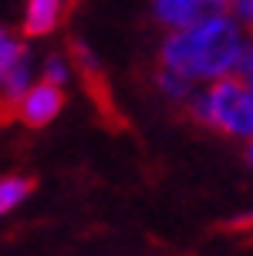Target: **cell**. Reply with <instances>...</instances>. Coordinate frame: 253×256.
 Listing matches in <instances>:
<instances>
[{
  "instance_id": "cell-1",
  "label": "cell",
  "mask_w": 253,
  "mask_h": 256,
  "mask_svg": "<svg viewBox=\"0 0 253 256\" xmlns=\"http://www.w3.org/2000/svg\"><path fill=\"white\" fill-rule=\"evenodd\" d=\"M253 54V34L233 10H209L196 24L165 30L159 64L189 74L196 84L240 74Z\"/></svg>"
},
{
  "instance_id": "cell-2",
  "label": "cell",
  "mask_w": 253,
  "mask_h": 256,
  "mask_svg": "<svg viewBox=\"0 0 253 256\" xmlns=\"http://www.w3.org/2000/svg\"><path fill=\"white\" fill-rule=\"evenodd\" d=\"M186 108L199 125L213 128L226 138H236L243 145L253 138V88L240 74L199 84Z\"/></svg>"
},
{
  "instance_id": "cell-3",
  "label": "cell",
  "mask_w": 253,
  "mask_h": 256,
  "mask_svg": "<svg viewBox=\"0 0 253 256\" xmlns=\"http://www.w3.org/2000/svg\"><path fill=\"white\" fill-rule=\"evenodd\" d=\"M38 78L41 64H34V54L27 51L24 38L4 30L0 34V94H4V102L14 104Z\"/></svg>"
},
{
  "instance_id": "cell-4",
  "label": "cell",
  "mask_w": 253,
  "mask_h": 256,
  "mask_svg": "<svg viewBox=\"0 0 253 256\" xmlns=\"http://www.w3.org/2000/svg\"><path fill=\"white\" fill-rule=\"evenodd\" d=\"M61 108H64V88L51 84V81H44V78H38V81L11 104L14 118H17L21 125H27V128L51 125L54 118L61 115Z\"/></svg>"
},
{
  "instance_id": "cell-5",
  "label": "cell",
  "mask_w": 253,
  "mask_h": 256,
  "mask_svg": "<svg viewBox=\"0 0 253 256\" xmlns=\"http://www.w3.org/2000/svg\"><path fill=\"white\" fill-rule=\"evenodd\" d=\"M216 10L213 0H152V17L165 27V30H179V27L196 24L199 17Z\"/></svg>"
},
{
  "instance_id": "cell-6",
  "label": "cell",
  "mask_w": 253,
  "mask_h": 256,
  "mask_svg": "<svg viewBox=\"0 0 253 256\" xmlns=\"http://www.w3.org/2000/svg\"><path fill=\"white\" fill-rule=\"evenodd\" d=\"M68 0H24V34L27 38H44L64 17Z\"/></svg>"
},
{
  "instance_id": "cell-7",
  "label": "cell",
  "mask_w": 253,
  "mask_h": 256,
  "mask_svg": "<svg viewBox=\"0 0 253 256\" xmlns=\"http://www.w3.org/2000/svg\"><path fill=\"white\" fill-rule=\"evenodd\" d=\"M155 88L162 91V98H169V102H176V104H186L192 94H196L199 84H196L189 74H182V71H172V68H162V64H159Z\"/></svg>"
},
{
  "instance_id": "cell-8",
  "label": "cell",
  "mask_w": 253,
  "mask_h": 256,
  "mask_svg": "<svg viewBox=\"0 0 253 256\" xmlns=\"http://www.w3.org/2000/svg\"><path fill=\"white\" fill-rule=\"evenodd\" d=\"M34 192V182L27 179V176H4L0 179V212L4 216H11L14 209H21L27 202V196Z\"/></svg>"
},
{
  "instance_id": "cell-9",
  "label": "cell",
  "mask_w": 253,
  "mask_h": 256,
  "mask_svg": "<svg viewBox=\"0 0 253 256\" xmlns=\"http://www.w3.org/2000/svg\"><path fill=\"white\" fill-rule=\"evenodd\" d=\"M75 58L71 54H61V51H54L48 54L44 61H41V78L44 81H51V84H58V88H68V81L75 78Z\"/></svg>"
},
{
  "instance_id": "cell-10",
  "label": "cell",
  "mask_w": 253,
  "mask_h": 256,
  "mask_svg": "<svg viewBox=\"0 0 253 256\" xmlns=\"http://www.w3.org/2000/svg\"><path fill=\"white\" fill-rule=\"evenodd\" d=\"M229 10L236 14L243 24H250V20H253V0H233V7H229Z\"/></svg>"
},
{
  "instance_id": "cell-11",
  "label": "cell",
  "mask_w": 253,
  "mask_h": 256,
  "mask_svg": "<svg viewBox=\"0 0 253 256\" xmlns=\"http://www.w3.org/2000/svg\"><path fill=\"white\" fill-rule=\"evenodd\" d=\"M240 78H243V81H246V84L253 88V54H250V61H246V68L240 71Z\"/></svg>"
},
{
  "instance_id": "cell-12",
  "label": "cell",
  "mask_w": 253,
  "mask_h": 256,
  "mask_svg": "<svg viewBox=\"0 0 253 256\" xmlns=\"http://www.w3.org/2000/svg\"><path fill=\"white\" fill-rule=\"evenodd\" d=\"M213 7H216V10H229V7H233V0H213Z\"/></svg>"
},
{
  "instance_id": "cell-13",
  "label": "cell",
  "mask_w": 253,
  "mask_h": 256,
  "mask_svg": "<svg viewBox=\"0 0 253 256\" xmlns=\"http://www.w3.org/2000/svg\"><path fill=\"white\" fill-rule=\"evenodd\" d=\"M243 155H246V166H250V168H253V138H250V142H246V152H243Z\"/></svg>"
},
{
  "instance_id": "cell-14",
  "label": "cell",
  "mask_w": 253,
  "mask_h": 256,
  "mask_svg": "<svg viewBox=\"0 0 253 256\" xmlns=\"http://www.w3.org/2000/svg\"><path fill=\"white\" fill-rule=\"evenodd\" d=\"M246 27H250V34H253V20H250V24H246Z\"/></svg>"
}]
</instances>
